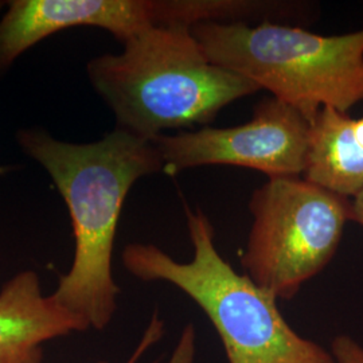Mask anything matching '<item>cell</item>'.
<instances>
[{
    "label": "cell",
    "mask_w": 363,
    "mask_h": 363,
    "mask_svg": "<svg viewBox=\"0 0 363 363\" xmlns=\"http://www.w3.org/2000/svg\"><path fill=\"white\" fill-rule=\"evenodd\" d=\"M16 140L48 171L72 220L74 259L52 296L88 328L101 331L120 294L112 255L121 208L136 182L163 171L159 151L152 142L117 128L93 143L62 142L43 128L21 130Z\"/></svg>",
    "instance_id": "6da1fadb"
},
{
    "label": "cell",
    "mask_w": 363,
    "mask_h": 363,
    "mask_svg": "<svg viewBox=\"0 0 363 363\" xmlns=\"http://www.w3.org/2000/svg\"><path fill=\"white\" fill-rule=\"evenodd\" d=\"M86 74L115 128L150 142L164 130L208 127L223 108L259 91L213 64L187 26L144 30L123 52L91 58Z\"/></svg>",
    "instance_id": "7a4b0ae2"
},
{
    "label": "cell",
    "mask_w": 363,
    "mask_h": 363,
    "mask_svg": "<svg viewBox=\"0 0 363 363\" xmlns=\"http://www.w3.org/2000/svg\"><path fill=\"white\" fill-rule=\"evenodd\" d=\"M194 247L189 262L152 244L124 247V268L143 281H166L194 300L213 323L229 363H335L327 351L300 337L277 307V298L240 274L216 247L214 228L201 208L184 205Z\"/></svg>",
    "instance_id": "3957f363"
},
{
    "label": "cell",
    "mask_w": 363,
    "mask_h": 363,
    "mask_svg": "<svg viewBox=\"0 0 363 363\" xmlns=\"http://www.w3.org/2000/svg\"><path fill=\"white\" fill-rule=\"evenodd\" d=\"M191 30L213 64L271 91L310 123L325 106L347 113L363 101V28L331 37L277 22Z\"/></svg>",
    "instance_id": "277c9868"
},
{
    "label": "cell",
    "mask_w": 363,
    "mask_h": 363,
    "mask_svg": "<svg viewBox=\"0 0 363 363\" xmlns=\"http://www.w3.org/2000/svg\"><path fill=\"white\" fill-rule=\"evenodd\" d=\"M253 225L241 264L277 300L295 298L337 253L352 201L303 177L269 178L249 201Z\"/></svg>",
    "instance_id": "5b68a950"
},
{
    "label": "cell",
    "mask_w": 363,
    "mask_h": 363,
    "mask_svg": "<svg viewBox=\"0 0 363 363\" xmlns=\"http://www.w3.org/2000/svg\"><path fill=\"white\" fill-rule=\"evenodd\" d=\"M311 123L295 108L265 97L252 118L229 128L203 127L152 140L166 175L202 166L257 169L269 178L303 177Z\"/></svg>",
    "instance_id": "8992f818"
},
{
    "label": "cell",
    "mask_w": 363,
    "mask_h": 363,
    "mask_svg": "<svg viewBox=\"0 0 363 363\" xmlns=\"http://www.w3.org/2000/svg\"><path fill=\"white\" fill-rule=\"evenodd\" d=\"M189 0H11L0 18V77L38 42L74 27H97L118 42L144 30L189 26Z\"/></svg>",
    "instance_id": "52a82bcc"
},
{
    "label": "cell",
    "mask_w": 363,
    "mask_h": 363,
    "mask_svg": "<svg viewBox=\"0 0 363 363\" xmlns=\"http://www.w3.org/2000/svg\"><path fill=\"white\" fill-rule=\"evenodd\" d=\"M89 330L45 295L34 271L16 273L0 289V363H42V346L55 337Z\"/></svg>",
    "instance_id": "ba28073f"
},
{
    "label": "cell",
    "mask_w": 363,
    "mask_h": 363,
    "mask_svg": "<svg viewBox=\"0 0 363 363\" xmlns=\"http://www.w3.org/2000/svg\"><path fill=\"white\" fill-rule=\"evenodd\" d=\"M303 178L346 198L363 190V117L325 106L310 127Z\"/></svg>",
    "instance_id": "9c48e42d"
},
{
    "label": "cell",
    "mask_w": 363,
    "mask_h": 363,
    "mask_svg": "<svg viewBox=\"0 0 363 363\" xmlns=\"http://www.w3.org/2000/svg\"><path fill=\"white\" fill-rule=\"evenodd\" d=\"M335 363H363V347L349 335H339L331 343Z\"/></svg>",
    "instance_id": "30bf717a"
},
{
    "label": "cell",
    "mask_w": 363,
    "mask_h": 363,
    "mask_svg": "<svg viewBox=\"0 0 363 363\" xmlns=\"http://www.w3.org/2000/svg\"><path fill=\"white\" fill-rule=\"evenodd\" d=\"M194 357L195 330L193 325H189L182 331L169 363H194Z\"/></svg>",
    "instance_id": "8fae6325"
},
{
    "label": "cell",
    "mask_w": 363,
    "mask_h": 363,
    "mask_svg": "<svg viewBox=\"0 0 363 363\" xmlns=\"http://www.w3.org/2000/svg\"><path fill=\"white\" fill-rule=\"evenodd\" d=\"M352 220L363 226V190L354 196L352 201Z\"/></svg>",
    "instance_id": "7c38bea8"
},
{
    "label": "cell",
    "mask_w": 363,
    "mask_h": 363,
    "mask_svg": "<svg viewBox=\"0 0 363 363\" xmlns=\"http://www.w3.org/2000/svg\"><path fill=\"white\" fill-rule=\"evenodd\" d=\"M4 1H0V10L4 7ZM11 171V167L10 166H0V177H3V175H6L7 172H10Z\"/></svg>",
    "instance_id": "4fadbf2b"
}]
</instances>
